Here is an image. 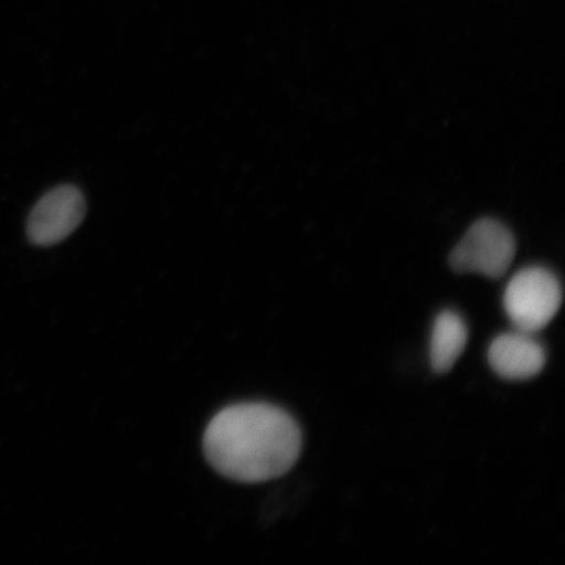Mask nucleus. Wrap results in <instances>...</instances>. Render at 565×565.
<instances>
[{
	"label": "nucleus",
	"instance_id": "f03ea898",
	"mask_svg": "<svg viewBox=\"0 0 565 565\" xmlns=\"http://www.w3.org/2000/svg\"><path fill=\"white\" fill-rule=\"evenodd\" d=\"M559 279L541 266L522 268L508 282L504 309L514 329L536 334L547 328L562 307Z\"/></svg>",
	"mask_w": 565,
	"mask_h": 565
},
{
	"label": "nucleus",
	"instance_id": "f257e3e1",
	"mask_svg": "<svg viewBox=\"0 0 565 565\" xmlns=\"http://www.w3.org/2000/svg\"><path fill=\"white\" fill-rule=\"evenodd\" d=\"M301 448V429L292 416L260 402L222 409L203 437L212 468L242 483H263L287 475Z\"/></svg>",
	"mask_w": 565,
	"mask_h": 565
},
{
	"label": "nucleus",
	"instance_id": "20e7f679",
	"mask_svg": "<svg viewBox=\"0 0 565 565\" xmlns=\"http://www.w3.org/2000/svg\"><path fill=\"white\" fill-rule=\"evenodd\" d=\"M86 209V200L76 186L61 185L49 190L28 217V239L42 247L65 242L82 224Z\"/></svg>",
	"mask_w": 565,
	"mask_h": 565
},
{
	"label": "nucleus",
	"instance_id": "423d86ee",
	"mask_svg": "<svg viewBox=\"0 0 565 565\" xmlns=\"http://www.w3.org/2000/svg\"><path fill=\"white\" fill-rule=\"evenodd\" d=\"M469 330L462 316L445 310L436 317L430 337L429 359L436 373H448L468 344Z\"/></svg>",
	"mask_w": 565,
	"mask_h": 565
},
{
	"label": "nucleus",
	"instance_id": "39448f33",
	"mask_svg": "<svg viewBox=\"0 0 565 565\" xmlns=\"http://www.w3.org/2000/svg\"><path fill=\"white\" fill-rule=\"evenodd\" d=\"M489 363L501 379L526 381L545 369L546 351L534 334L514 329L493 339Z\"/></svg>",
	"mask_w": 565,
	"mask_h": 565
},
{
	"label": "nucleus",
	"instance_id": "7ed1b4c3",
	"mask_svg": "<svg viewBox=\"0 0 565 565\" xmlns=\"http://www.w3.org/2000/svg\"><path fill=\"white\" fill-rule=\"evenodd\" d=\"M515 254L512 232L494 218H480L450 254L458 273H477L499 279L510 270Z\"/></svg>",
	"mask_w": 565,
	"mask_h": 565
}]
</instances>
